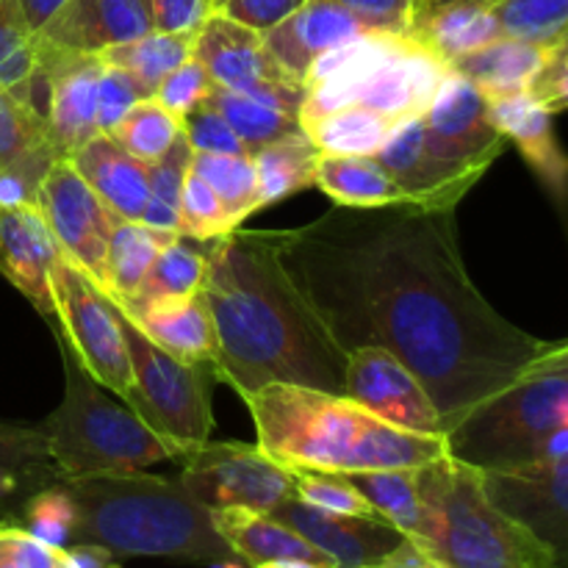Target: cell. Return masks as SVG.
<instances>
[{
    "mask_svg": "<svg viewBox=\"0 0 568 568\" xmlns=\"http://www.w3.org/2000/svg\"><path fill=\"white\" fill-rule=\"evenodd\" d=\"M275 519L297 530L305 541L327 555L338 568H369L399 547L405 532H399L386 519H361V516H338L311 508L297 497H288L272 510Z\"/></svg>",
    "mask_w": 568,
    "mask_h": 568,
    "instance_id": "18",
    "label": "cell"
},
{
    "mask_svg": "<svg viewBox=\"0 0 568 568\" xmlns=\"http://www.w3.org/2000/svg\"><path fill=\"white\" fill-rule=\"evenodd\" d=\"M181 477L194 499L209 510L250 508L272 514L283 499L294 497V475L258 444L205 442L189 449Z\"/></svg>",
    "mask_w": 568,
    "mask_h": 568,
    "instance_id": "10",
    "label": "cell"
},
{
    "mask_svg": "<svg viewBox=\"0 0 568 568\" xmlns=\"http://www.w3.org/2000/svg\"><path fill=\"white\" fill-rule=\"evenodd\" d=\"M64 549L50 547L20 525H0V568H61Z\"/></svg>",
    "mask_w": 568,
    "mask_h": 568,
    "instance_id": "50",
    "label": "cell"
},
{
    "mask_svg": "<svg viewBox=\"0 0 568 568\" xmlns=\"http://www.w3.org/2000/svg\"><path fill=\"white\" fill-rule=\"evenodd\" d=\"M192 55L222 89L247 92L264 83H297L283 72L264 44V33L214 11L192 42ZM303 87V83H300Z\"/></svg>",
    "mask_w": 568,
    "mask_h": 568,
    "instance_id": "19",
    "label": "cell"
},
{
    "mask_svg": "<svg viewBox=\"0 0 568 568\" xmlns=\"http://www.w3.org/2000/svg\"><path fill=\"white\" fill-rule=\"evenodd\" d=\"M170 236H175V233H161L155 227L144 225V222L116 220L109 239V250H105L103 292L114 303L125 305L136 294V288L142 286L144 275L150 272L153 261L159 258L161 247Z\"/></svg>",
    "mask_w": 568,
    "mask_h": 568,
    "instance_id": "33",
    "label": "cell"
},
{
    "mask_svg": "<svg viewBox=\"0 0 568 568\" xmlns=\"http://www.w3.org/2000/svg\"><path fill=\"white\" fill-rule=\"evenodd\" d=\"M560 364H564L568 372V342H564V349H560Z\"/></svg>",
    "mask_w": 568,
    "mask_h": 568,
    "instance_id": "58",
    "label": "cell"
},
{
    "mask_svg": "<svg viewBox=\"0 0 568 568\" xmlns=\"http://www.w3.org/2000/svg\"><path fill=\"white\" fill-rule=\"evenodd\" d=\"M192 144L181 133L170 153L150 164V203L142 214L144 225L161 233H178V227H181V192L186 172L192 170Z\"/></svg>",
    "mask_w": 568,
    "mask_h": 568,
    "instance_id": "41",
    "label": "cell"
},
{
    "mask_svg": "<svg viewBox=\"0 0 568 568\" xmlns=\"http://www.w3.org/2000/svg\"><path fill=\"white\" fill-rule=\"evenodd\" d=\"M344 394L399 430L447 436L442 414L414 372L388 349L358 347L347 353Z\"/></svg>",
    "mask_w": 568,
    "mask_h": 568,
    "instance_id": "14",
    "label": "cell"
},
{
    "mask_svg": "<svg viewBox=\"0 0 568 568\" xmlns=\"http://www.w3.org/2000/svg\"><path fill=\"white\" fill-rule=\"evenodd\" d=\"M416 480L425 527L414 541L444 568H552L547 547L488 497L480 469L444 455Z\"/></svg>",
    "mask_w": 568,
    "mask_h": 568,
    "instance_id": "5",
    "label": "cell"
},
{
    "mask_svg": "<svg viewBox=\"0 0 568 568\" xmlns=\"http://www.w3.org/2000/svg\"><path fill=\"white\" fill-rule=\"evenodd\" d=\"M61 483L75 503L70 544L98 547L111 558L239 560L216 532L211 510L181 480L125 471Z\"/></svg>",
    "mask_w": 568,
    "mask_h": 568,
    "instance_id": "4",
    "label": "cell"
},
{
    "mask_svg": "<svg viewBox=\"0 0 568 568\" xmlns=\"http://www.w3.org/2000/svg\"><path fill=\"white\" fill-rule=\"evenodd\" d=\"M366 31L336 0H308L288 20L264 33V44L272 59L283 67L292 81L303 83L311 67L331 50L364 37Z\"/></svg>",
    "mask_w": 568,
    "mask_h": 568,
    "instance_id": "21",
    "label": "cell"
},
{
    "mask_svg": "<svg viewBox=\"0 0 568 568\" xmlns=\"http://www.w3.org/2000/svg\"><path fill=\"white\" fill-rule=\"evenodd\" d=\"M220 3H222V0H214V9H220Z\"/></svg>",
    "mask_w": 568,
    "mask_h": 568,
    "instance_id": "63",
    "label": "cell"
},
{
    "mask_svg": "<svg viewBox=\"0 0 568 568\" xmlns=\"http://www.w3.org/2000/svg\"><path fill=\"white\" fill-rule=\"evenodd\" d=\"M253 568H333V566L311 564V560H270V564H261Z\"/></svg>",
    "mask_w": 568,
    "mask_h": 568,
    "instance_id": "57",
    "label": "cell"
},
{
    "mask_svg": "<svg viewBox=\"0 0 568 568\" xmlns=\"http://www.w3.org/2000/svg\"><path fill=\"white\" fill-rule=\"evenodd\" d=\"M366 31L403 37L416 17V0H336Z\"/></svg>",
    "mask_w": 568,
    "mask_h": 568,
    "instance_id": "51",
    "label": "cell"
},
{
    "mask_svg": "<svg viewBox=\"0 0 568 568\" xmlns=\"http://www.w3.org/2000/svg\"><path fill=\"white\" fill-rule=\"evenodd\" d=\"M375 159L397 181L408 203L430 205V209H458L466 192L483 178V172L444 164L427 153L422 114L397 122Z\"/></svg>",
    "mask_w": 568,
    "mask_h": 568,
    "instance_id": "16",
    "label": "cell"
},
{
    "mask_svg": "<svg viewBox=\"0 0 568 568\" xmlns=\"http://www.w3.org/2000/svg\"><path fill=\"white\" fill-rule=\"evenodd\" d=\"M105 568H120V566H116V564H114V560H111V564H109V566H105Z\"/></svg>",
    "mask_w": 568,
    "mask_h": 568,
    "instance_id": "62",
    "label": "cell"
},
{
    "mask_svg": "<svg viewBox=\"0 0 568 568\" xmlns=\"http://www.w3.org/2000/svg\"><path fill=\"white\" fill-rule=\"evenodd\" d=\"M116 322L125 338L131 361V392L125 405L155 433L164 438L178 458L211 438L214 414H211V369L178 361L161 349L148 333L114 303Z\"/></svg>",
    "mask_w": 568,
    "mask_h": 568,
    "instance_id": "8",
    "label": "cell"
},
{
    "mask_svg": "<svg viewBox=\"0 0 568 568\" xmlns=\"http://www.w3.org/2000/svg\"><path fill=\"white\" fill-rule=\"evenodd\" d=\"M205 264H209L205 242H194V239L175 233V236L166 239L159 258L153 261V266H150V272L144 275L136 294H133L125 305H120L125 314H136V311L148 308L150 303H159V300L197 294L200 286H203Z\"/></svg>",
    "mask_w": 568,
    "mask_h": 568,
    "instance_id": "32",
    "label": "cell"
},
{
    "mask_svg": "<svg viewBox=\"0 0 568 568\" xmlns=\"http://www.w3.org/2000/svg\"><path fill=\"white\" fill-rule=\"evenodd\" d=\"M61 483L42 425L0 422V503Z\"/></svg>",
    "mask_w": 568,
    "mask_h": 568,
    "instance_id": "31",
    "label": "cell"
},
{
    "mask_svg": "<svg viewBox=\"0 0 568 568\" xmlns=\"http://www.w3.org/2000/svg\"><path fill=\"white\" fill-rule=\"evenodd\" d=\"M183 133V120L166 111L155 98H144L122 116L109 133L125 153L144 164H155L170 153L172 144Z\"/></svg>",
    "mask_w": 568,
    "mask_h": 568,
    "instance_id": "39",
    "label": "cell"
},
{
    "mask_svg": "<svg viewBox=\"0 0 568 568\" xmlns=\"http://www.w3.org/2000/svg\"><path fill=\"white\" fill-rule=\"evenodd\" d=\"M20 527H26L39 541L64 549L70 547L72 525H75V503L64 483H55L26 499V505L20 508Z\"/></svg>",
    "mask_w": 568,
    "mask_h": 568,
    "instance_id": "44",
    "label": "cell"
},
{
    "mask_svg": "<svg viewBox=\"0 0 568 568\" xmlns=\"http://www.w3.org/2000/svg\"><path fill=\"white\" fill-rule=\"evenodd\" d=\"M148 338H153L161 349L175 355L178 361L192 366H205L214 375L216 366V333L211 322L209 305L203 294L189 297H170L150 303L148 308L128 314Z\"/></svg>",
    "mask_w": 568,
    "mask_h": 568,
    "instance_id": "25",
    "label": "cell"
},
{
    "mask_svg": "<svg viewBox=\"0 0 568 568\" xmlns=\"http://www.w3.org/2000/svg\"><path fill=\"white\" fill-rule=\"evenodd\" d=\"M233 231L236 227H233L220 194L197 172L189 170L181 192V227H178V233L194 239V242H214V239L227 236Z\"/></svg>",
    "mask_w": 568,
    "mask_h": 568,
    "instance_id": "43",
    "label": "cell"
},
{
    "mask_svg": "<svg viewBox=\"0 0 568 568\" xmlns=\"http://www.w3.org/2000/svg\"><path fill=\"white\" fill-rule=\"evenodd\" d=\"M527 92H530L549 114L568 111V37L549 44L547 59H544L541 70L536 72V78H532Z\"/></svg>",
    "mask_w": 568,
    "mask_h": 568,
    "instance_id": "52",
    "label": "cell"
},
{
    "mask_svg": "<svg viewBox=\"0 0 568 568\" xmlns=\"http://www.w3.org/2000/svg\"><path fill=\"white\" fill-rule=\"evenodd\" d=\"M211 519L233 555L247 566H261L270 560H311V564L338 568L322 549L305 541L297 530L283 525L272 514L250 508H220L211 510Z\"/></svg>",
    "mask_w": 568,
    "mask_h": 568,
    "instance_id": "26",
    "label": "cell"
},
{
    "mask_svg": "<svg viewBox=\"0 0 568 568\" xmlns=\"http://www.w3.org/2000/svg\"><path fill=\"white\" fill-rule=\"evenodd\" d=\"M408 37L425 44L444 64H453L460 55L480 50L483 44L505 37L494 3L488 0H455V3L430 6L414 17Z\"/></svg>",
    "mask_w": 568,
    "mask_h": 568,
    "instance_id": "28",
    "label": "cell"
},
{
    "mask_svg": "<svg viewBox=\"0 0 568 568\" xmlns=\"http://www.w3.org/2000/svg\"><path fill=\"white\" fill-rule=\"evenodd\" d=\"M258 447L288 469L331 475L419 469L449 455L447 436L399 430L347 394L305 386H272L244 397Z\"/></svg>",
    "mask_w": 568,
    "mask_h": 568,
    "instance_id": "3",
    "label": "cell"
},
{
    "mask_svg": "<svg viewBox=\"0 0 568 568\" xmlns=\"http://www.w3.org/2000/svg\"><path fill=\"white\" fill-rule=\"evenodd\" d=\"M369 568H444V566L438 564V560L433 558V555L427 552L419 541H414V538L405 536L399 547H394L386 558L377 560V564Z\"/></svg>",
    "mask_w": 568,
    "mask_h": 568,
    "instance_id": "54",
    "label": "cell"
},
{
    "mask_svg": "<svg viewBox=\"0 0 568 568\" xmlns=\"http://www.w3.org/2000/svg\"><path fill=\"white\" fill-rule=\"evenodd\" d=\"M214 568H242L239 560H227V564H214Z\"/></svg>",
    "mask_w": 568,
    "mask_h": 568,
    "instance_id": "59",
    "label": "cell"
},
{
    "mask_svg": "<svg viewBox=\"0 0 568 568\" xmlns=\"http://www.w3.org/2000/svg\"><path fill=\"white\" fill-rule=\"evenodd\" d=\"M0 83L37 111L39 53L20 0H0Z\"/></svg>",
    "mask_w": 568,
    "mask_h": 568,
    "instance_id": "36",
    "label": "cell"
},
{
    "mask_svg": "<svg viewBox=\"0 0 568 568\" xmlns=\"http://www.w3.org/2000/svg\"><path fill=\"white\" fill-rule=\"evenodd\" d=\"M53 331L61 333L83 369L125 403L131 392V361L116 322L114 300L78 264L61 255L53 266Z\"/></svg>",
    "mask_w": 568,
    "mask_h": 568,
    "instance_id": "9",
    "label": "cell"
},
{
    "mask_svg": "<svg viewBox=\"0 0 568 568\" xmlns=\"http://www.w3.org/2000/svg\"><path fill=\"white\" fill-rule=\"evenodd\" d=\"M211 87H214V81H211L209 70H205L194 55H189L178 70H172L170 75L161 81V87L155 89L153 98L159 100L166 111H172V114L183 120V116H189L197 105H203L205 100H209Z\"/></svg>",
    "mask_w": 568,
    "mask_h": 568,
    "instance_id": "46",
    "label": "cell"
},
{
    "mask_svg": "<svg viewBox=\"0 0 568 568\" xmlns=\"http://www.w3.org/2000/svg\"><path fill=\"white\" fill-rule=\"evenodd\" d=\"M59 258V244L37 205L0 203V275L48 322L55 320L53 266Z\"/></svg>",
    "mask_w": 568,
    "mask_h": 568,
    "instance_id": "17",
    "label": "cell"
},
{
    "mask_svg": "<svg viewBox=\"0 0 568 568\" xmlns=\"http://www.w3.org/2000/svg\"><path fill=\"white\" fill-rule=\"evenodd\" d=\"M397 122L366 105L353 103L331 111L303 131L314 139L322 153L333 155H375Z\"/></svg>",
    "mask_w": 568,
    "mask_h": 568,
    "instance_id": "37",
    "label": "cell"
},
{
    "mask_svg": "<svg viewBox=\"0 0 568 568\" xmlns=\"http://www.w3.org/2000/svg\"><path fill=\"white\" fill-rule=\"evenodd\" d=\"M314 186H320L336 205L347 209H381L408 203L403 189L383 170L375 155L322 153L316 161Z\"/></svg>",
    "mask_w": 568,
    "mask_h": 568,
    "instance_id": "30",
    "label": "cell"
},
{
    "mask_svg": "<svg viewBox=\"0 0 568 568\" xmlns=\"http://www.w3.org/2000/svg\"><path fill=\"white\" fill-rule=\"evenodd\" d=\"M192 42L194 37H186V33L148 31L144 37L103 50L100 59L136 78L144 92L153 98L161 81L192 55Z\"/></svg>",
    "mask_w": 568,
    "mask_h": 568,
    "instance_id": "38",
    "label": "cell"
},
{
    "mask_svg": "<svg viewBox=\"0 0 568 568\" xmlns=\"http://www.w3.org/2000/svg\"><path fill=\"white\" fill-rule=\"evenodd\" d=\"M33 205L48 222L61 255L81 266L100 288L105 286V250L120 216L92 192L70 159H59L33 194Z\"/></svg>",
    "mask_w": 568,
    "mask_h": 568,
    "instance_id": "11",
    "label": "cell"
},
{
    "mask_svg": "<svg viewBox=\"0 0 568 568\" xmlns=\"http://www.w3.org/2000/svg\"><path fill=\"white\" fill-rule=\"evenodd\" d=\"M22 3V11H26L28 17V26L33 28V33L39 31V28L44 26V22L50 20V17L59 11V6L64 3V0H20Z\"/></svg>",
    "mask_w": 568,
    "mask_h": 568,
    "instance_id": "55",
    "label": "cell"
},
{
    "mask_svg": "<svg viewBox=\"0 0 568 568\" xmlns=\"http://www.w3.org/2000/svg\"><path fill=\"white\" fill-rule=\"evenodd\" d=\"M560 349L564 342L527 375L449 427V455L480 471L536 466L547 438L568 427V372L560 364Z\"/></svg>",
    "mask_w": 568,
    "mask_h": 568,
    "instance_id": "7",
    "label": "cell"
},
{
    "mask_svg": "<svg viewBox=\"0 0 568 568\" xmlns=\"http://www.w3.org/2000/svg\"><path fill=\"white\" fill-rule=\"evenodd\" d=\"M59 161L39 111L0 83V172L33 203L39 183Z\"/></svg>",
    "mask_w": 568,
    "mask_h": 568,
    "instance_id": "27",
    "label": "cell"
},
{
    "mask_svg": "<svg viewBox=\"0 0 568 568\" xmlns=\"http://www.w3.org/2000/svg\"><path fill=\"white\" fill-rule=\"evenodd\" d=\"M322 150L316 148L308 133H294V136L272 142L253 153L255 175H258V197L261 209L300 192V189L314 186L316 161Z\"/></svg>",
    "mask_w": 568,
    "mask_h": 568,
    "instance_id": "34",
    "label": "cell"
},
{
    "mask_svg": "<svg viewBox=\"0 0 568 568\" xmlns=\"http://www.w3.org/2000/svg\"><path fill=\"white\" fill-rule=\"evenodd\" d=\"M61 364H64V399L42 422L50 458L61 480L94 475L142 471L161 460H178V453L155 436L128 405L114 403L109 388L100 386L72 355L59 331Z\"/></svg>",
    "mask_w": 568,
    "mask_h": 568,
    "instance_id": "6",
    "label": "cell"
},
{
    "mask_svg": "<svg viewBox=\"0 0 568 568\" xmlns=\"http://www.w3.org/2000/svg\"><path fill=\"white\" fill-rule=\"evenodd\" d=\"M491 120L508 142L519 148L544 186L558 200H568V153L555 136L552 114L530 92L488 100Z\"/></svg>",
    "mask_w": 568,
    "mask_h": 568,
    "instance_id": "23",
    "label": "cell"
},
{
    "mask_svg": "<svg viewBox=\"0 0 568 568\" xmlns=\"http://www.w3.org/2000/svg\"><path fill=\"white\" fill-rule=\"evenodd\" d=\"M483 486L547 547L552 568H568V460L483 471Z\"/></svg>",
    "mask_w": 568,
    "mask_h": 568,
    "instance_id": "15",
    "label": "cell"
},
{
    "mask_svg": "<svg viewBox=\"0 0 568 568\" xmlns=\"http://www.w3.org/2000/svg\"><path fill=\"white\" fill-rule=\"evenodd\" d=\"M200 294L216 333V381L247 394L283 383L344 394L347 353L283 270L277 231L205 242Z\"/></svg>",
    "mask_w": 568,
    "mask_h": 568,
    "instance_id": "2",
    "label": "cell"
},
{
    "mask_svg": "<svg viewBox=\"0 0 568 568\" xmlns=\"http://www.w3.org/2000/svg\"><path fill=\"white\" fill-rule=\"evenodd\" d=\"M303 100L305 87L300 83H264L247 92H233L214 83L205 103L225 116L233 133L242 139L244 150L253 155L266 144L303 133L300 122Z\"/></svg>",
    "mask_w": 568,
    "mask_h": 568,
    "instance_id": "22",
    "label": "cell"
},
{
    "mask_svg": "<svg viewBox=\"0 0 568 568\" xmlns=\"http://www.w3.org/2000/svg\"><path fill=\"white\" fill-rule=\"evenodd\" d=\"M150 98L144 92L142 83L133 75H128L125 70L114 64L103 67V75L98 83V128L100 133L114 131L116 122L139 103V100Z\"/></svg>",
    "mask_w": 568,
    "mask_h": 568,
    "instance_id": "47",
    "label": "cell"
},
{
    "mask_svg": "<svg viewBox=\"0 0 568 568\" xmlns=\"http://www.w3.org/2000/svg\"><path fill=\"white\" fill-rule=\"evenodd\" d=\"M294 497L311 508L338 516H361V519H383L342 475L314 469H292Z\"/></svg>",
    "mask_w": 568,
    "mask_h": 568,
    "instance_id": "45",
    "label": "cell"
},
{
    "mask_svg": "<svg viewBox=\"0 0 568 568\" xmlns=\"http://www.w3.org/2000/svg\"><path fill=\"white\" fill-rule=\"evenodd\" d=\"M427 6H430V0H416V14H419V11H425Z\"/></svg>",
    "mask_w": 568,
    "mask_h": 568,
    "instance_id": "60",
    "label": "cell"
},
{
    "mask_svg": "<svg viewBox=\"0 0 568 568\" xmlns=\"http://www.w3.org/2000/svg\"><path fill=\"white\" fill-rule=\"evenodd\" d=\"M444 3H455V0H430V6H444ZM430 6H427V9H430Z\"/></svg>",
    "mask_w": 568,
    "mask_h": 568,
    "instance_id": "61",
    "label": "cell"
},
{
    "mask_svg": "<svg viewBox=\"0 0 568 568\" xmlns=\"http://www.w3.org/2000/svg\"><path fill=\"white\" fill-rule=\"evenodd\" d=\"M148 31L150 22L139 0H64L37 31V44L100 55Z\"/></svg>",
    "mask_w": 568,
    "mask_h": 568,
    "instance_id": "20",
    "label": "cell"
},
{
    "mask_svg": "<svg viewBox=\"0 0 568 568\" xmlns=\"http://www.w3.org/2000/svg\"><path fill=\"white\" fill-rule=\"evenodd\" d=\"M70 164L109 205L111 214L128 222H142L150 203V166L144 161L125 153L109 133H98L72 155Z\"/></svg>",
    "mask_w": 568,
    "mask_h": 568,
    "instance_id": "24",
    "label": "cell"
},
{
    "mask_svg": "<svg viewBox=\"0 0 568 568\" xmlns=\"http://www.w3.org/2000/svg\"><path fill=\"white\" fill-rule=\"evenodd\" d=\"M547 53L549 44L499 37L494 42L483 44L480 50H471V53L455 59L449 70L469 78L488 100H497L527 92L536 72L541 70Z\"/></svg>",
    "mask_w": 568,
    "mask_h": 568,
    "instance_id": "29",
    "label": "cell"
},
{
    "mask_svg": "<svg viewBox=\"0 0 568 568\" xmlns=\"http://www.w3.org/2000/svg\"><path fill=\"white\" fill-rule=\"evenodd\" d=\"M342 477L399 532L408 538L419 536L425 527V508H422L416 469L353 471Z\"/></svg>",
    "mask_w": 568,
    "mask_h": 568,
    "instance_id": "35",
    "label": "cell"
},
{
    "mask_svg": "<svg viewBox=\"0 0 568 568\" xmlns=\"http://www.w3.org/2000/svg\"><path fill=\"white\" fill-rule=\"evenodd\" d=\"M422 128L425 150L433 159L477 170L483 175L508 144L494 125L486 94L455 70H447L433 100L422 111Z\"/></svg>",
    "mask_w": 568,
    "mask_h": 568,
    "instance_id": "13",
    "label": "cell"
},
{
    "mask_svg": "<svg viewBox=\"0 0 568 568\" xmlns=\"http://www.w3.org/2000/svg\"><path fill=\"white\" fill-rule=\"evenodd\" d=\"M505 37L555 44L568 37V0H499L494 3Z\"/></svg>",
    "mask_w": 568,
    "mask_h": 568,
    "instance_id": "42",
    "label": "cell"
},
{
    "mask_svg": "<svg viewBox=\"0 0 568 568\" xmlns=\"http://www.w3.org/2000/svg\"><path fill=\"white\" fill-rule=\"evenodd\" d=\"M305 3L308 0H222L216 11L242 22V26L253 28V31L266 33L275 26H281L283 20H288L294 11L303 9Z\"/></svg>",
    "mask_w": 568,
    "mask_h": 568,
    "instance_id": "53",
    "label": "cell"
},
{
    "mask_svg": "<svg viewBox=\"0 0 568 568\" xmlns=\"http://www.w3.org/2000/svg\"><path fill=\"white\" fill-rule=\"evenodd\" d=\"M0 203H28V197L22 194V189L17 186L14 181H9L3 172H0Z\"/></svg>",
    "mask_w": 568,
    "mask_h": 568,
    "instance_id": "56",
    "label": "cell"
},
{
    "mask_svg": "<svg viewBox=\"0 0 568 568\" xmlns=\"http://www.w3.org/2000/svg\"><path fill=\"white\" fill-rule=\"evenodd\" d=\"M148 14L150 31L159 33H194L214 14V0H139Z\"/></svg>",
    "mask_w": 568,
    "mask_h": 568,
    "instance_id": "49",
    "label": "cell"
},
{
    "mask_svg": "<svg viewBox=\"0 0 568 568\" xmlns=\"http://www.w3.org/2000/svg\"><path fill=\"white\" fill-rule=\"evenodd\" d=\"M39 92L37 111L48 128L59 159H72L98 128V83L105 61L94 53H72L37 44Z\"/></svg>",
    "mask_w": 568,
    "mask_h": 568,
    "instance_id": "12",
    "label": "cell"
},
{
    "mask_svg": "<svg viewBox=\"0 0 568 568\" xmlns=\"http://www.w3.org/2000/svg\"><path fill=\"white\" fill-rule=\"evenodd\" d=\"M183 136L189 139L194 153H220V155H250L242 139L233 133L225 116L209 103L197 105L189 116H183Z\"/></svg>",
    "mask_w": 568,
    "mask_h": 568,
    "instance_id": "48",
    "label": "cell"
},
{
    "mask_svg": "<svg viewBox=\"0 0 568 568\" xmlns=\"http://www.w3.org/2000/svg\"><path fill=\"white\" fill-rule=\"evenodd\" d=\"M277 253L338 347L403 361L447 433L560 344L530 336L483 297L460 255L455 209L336 205L277 231Z\"/></svg>",
    "mask_w": 568,
    "mask_h": 568,
    "instance_id": "1",
    "label": "cell"
},
{
    "mask_svg": "<svg viewBox=\"0 0 568 568\" xmlns=\"http://www.w3.org/2000/svg\"><path fill=\"white\" fill-rule=\"evenodd\" d=\"M192 170L220 194L233 227L242 225L250 214L261 209L258 175H255L253 155L194 153Z\"/></svg>",
    "mask_w": 568,
    "mask_h": 568,
    "instance_id": "40",
    "label": "cell"
},
{
    "mask_svg": "<svg viewBox=\"0 0 568 568\" xmlns=\"http://www.w3.org/2000/svg\"><path fill=\"white\" fill-rule=\"evenodd\" d=\"M488 3H499V0H488Z\"/></svg>",
    "mask_w": 568,
    "mask_h": 568,
    "instance_id": "64",
    "label": "cell"
}]
</instances>
